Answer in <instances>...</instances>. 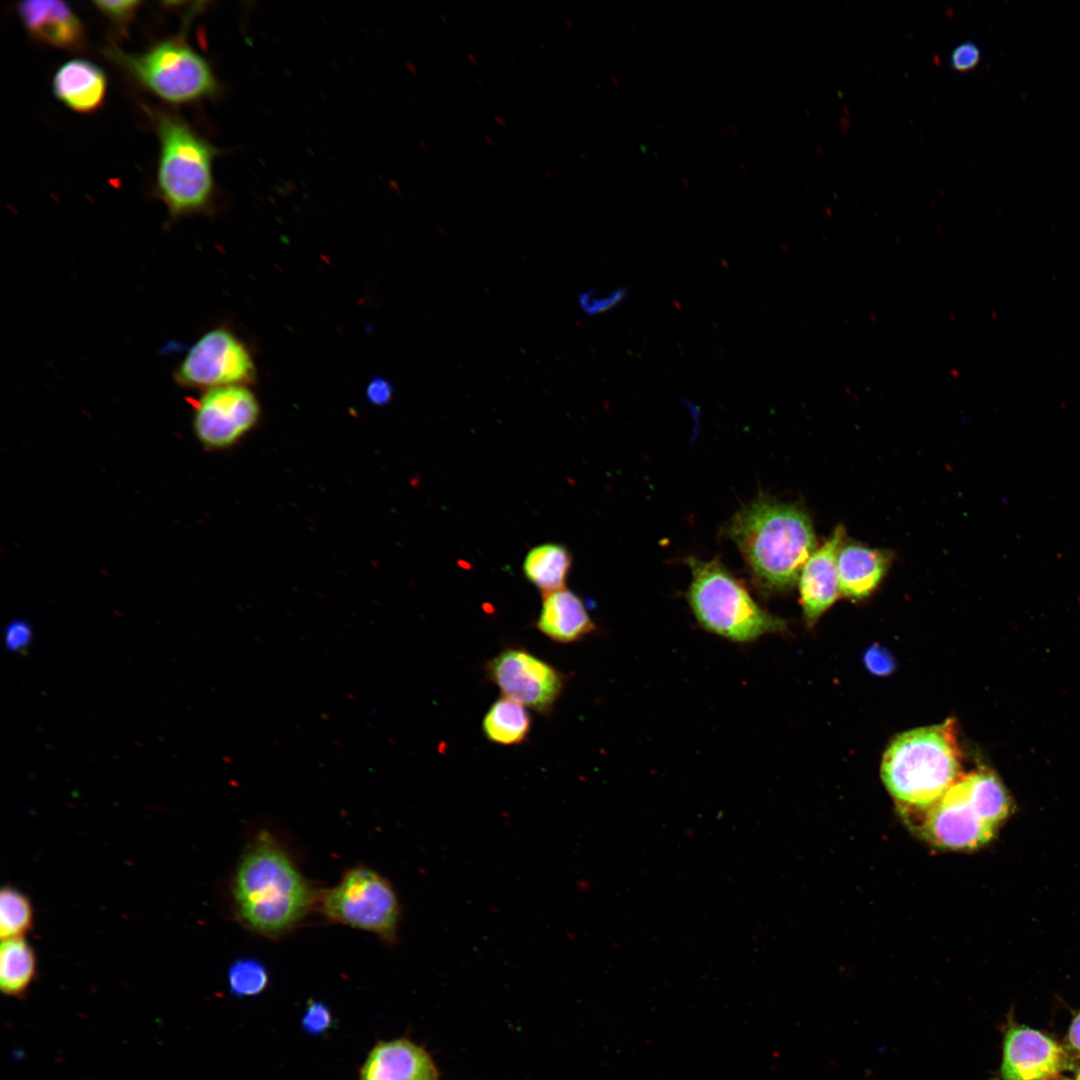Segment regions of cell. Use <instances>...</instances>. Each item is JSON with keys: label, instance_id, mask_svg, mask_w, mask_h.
<instances>
[{"label": "cell", "instance_id": "6", "mask_svg": "<svg viewBox=\"0 0 1080 1080\" xmlns=\"http://www.w3.org/2000/svg\"><path fill=\"white\" fill-rule=\"evenodd\" d=\"M105 53L133 80L171 104H188L215 96L219 84L208 61L184 39L157 42L140 54H129L114 45Z\"/></svg>", "mask_w": 1080, "mask_h": 1080}, {"label": "cell", "instance_id": "7", "mask_svg": "<svg viewBox=\"0 0 1080 1080\" xmlns=\"http://www.w3.org/2000/svg\"><path fill=\"white\" fill-rule=\"evenodd\" d=\"M321 911L332 921L375 934L393 943L400 922V904L388 880L366 867L347 871L321 897Z\"/></svg>", "mask_w": 1080, "mask_h": 1080}, {"label": "cell", "instance_id": "13", "mask_svg": "<svg viewBox=\"0 0 1080 1080\" xmlns=\"http://www.w3.org/2000/svg\"><path fill=\"white\" fill-rule=\"evenodd\" d=\"M845 539V529L838 525L830 537L817 546L800 572V604L808 627H812L840 596L837 556Z\"/></svg>", "mask_w": 1080, "mask_h": 1080}, {"label": "cell", "instance_id": "10", "mask_svg": "<svg viewBox=\"0 0 1080 1080\" xmlns=\"http://www.w3.org/2000/svg\"><path fill=\"white\" fill-rule=\"evenodd\" d=\"M259 414L258 401L245 385L212 388L198 401L194 431L206 447L225 448L251 430Z\"/></svg>", "mask_w": 1080, "mask_h": 1080}, {"label": "cell", "instance_id": "29", "mask_svg": "<svg viewBox=\"0 0 1080 1080\" xmlns=\"http://www.w3.org/2000/svg\"><path fill=\"white\" fill-rule=\"evenodd\" d=\"M32 637L31 625L20 619L10 622L4 632L6 648L13 652H21L27 649L31 644Z\"/></svg>", "mask_w": 1080, "mask_h": 1080}, {"label": "cell", "instance_id": "32", "mask_svg": "<svg viewBox=\"0 0 1080 1080\" xmlns=\"http://www.w3.org/2000/svg\"><path fill=\"white\" fill-rule=\"evenodd\" d=\"M1069 1048L1080 1056V1013L1073 1019L1068 1031Z\"/></svg>", "mask_w": 1080, "mask_h": 1080}, {"label": "cell", "instance_id": "22", "mask_svg": "<svg viewBox=\"0 0 1080 1080\" xmlns=\"http://www.w3.org/2000/svg\"><path fill=\"white\" fill-rule=\"evenodd\" d=\"M530 726L531 718L525 706L504 696L491 705L482 721L487 739L502 745L524 742Z\"/></svg>", "mask_w": 1080, "mask_h": 1080}, {"label": "cell", "instance_id": "16", "mask_svg": "<svg viewBox=\"0 0 1080 1080\" xmlns=\"http://www.w3.org/2000/svg\"><path fill=\"white\" fill-rule=\"evenodd\" d=\"M893 554L856 541H843L837 556L840 595L852 600L870 596L886 576Z\"/></svg>", "mask_w": 1080, "mask_h": 1080}, {"label": "cell", "instance_id": "14", "mask_svg": "<svg viewBox=\"0 0 1080 1080\" xmlns=\"http://www.w3.org/2000/svg\"><path fill=\"white\" fill-rule=\"evenodd\" d=\"M430 1052L409 1038L377 1042L368 1052L359 1080H439Z\"/></svg>", "mask_w": 1080, "mask_h": 1080}, {"label": "cell", "instance_id": "31", "mask_svg": "<svg viewBox=\"0 0 1080 1080\" xmlns=\"http://www.w3.org/2000/svg\"><path fill=\"white\" fill-rule=\"evenodd\" d=\"M392 397L391 384L382 377L374 378L367 387V398L377 405L388 402Z\"/></svg>", "mask_w": 1080, "mask_h": 1080}, {"label": "cell", "instance_id": "12", "mask_svg": "<svg viewBox=\"0 0 1080 1080\" xmlns=\"http://www.w3.org/2000/svg\"><path fill=\"white\" fill-rule=\"evenodd\" d=\"M1073 1068L1065 1049L1044 1033L1009 1021L999 1080H1053Z\"/></svg>", "mask_w": 1080, "mask_h": 1080}, {"label": "cell", "instance_id": "11", "mask_svg": "<svg viewBox=\"0 0 1080 1080\" xmlns=\"http://www.w3.org/2000/svg\"><path fill=\"white\" fill-rule=\"evenodd\" d=\"M960 779L921 815V834L938 848L959 851L976 849L989 842L997 832L971 807Z\"/></svg>", "mask_w": 1080, "mask_h": 1080}, {"label": "cell", "instance_id": "15", "mask_svg": "<svg viewBox=\"0 0 1080 1080\" xmlns=\"http://www.w3.org/2000/svg\"><path fill=\"white\" fill-rule=\"evenodd\" d=\"M17 12L26 31L34 40L71 52L84 49V26L66 2L24 1L17 5Z\"/></svg>", "mask_w": 1080, "mask_h": 1080}, {"label": "cell", "instance_id": "23", "mask_svg": "<svg viewBox=\"0 0 1080 1080\" xmlns=\"http://www.w3.org/2000/svg\"><path fill=\"white\" fill-rule=\"evenodd\" d=\"M33 926L30 899L19 889L6 885L0 893V935L2 940L23 937Z\"/></svg>", "mask_w": 1080, "mask_h": 1080}, {"label": "cell", "instance_id": "21", "mask_svg": "<svg viewBox=\"0 0 1080 1080\" xmlns=\"http://www.w3.org/2000/svg\"><path fill=\"white\" fill-rule=\"evenodd\" d=\"M37 972L36 955L23 938L2 940L0 949V988L9 997L23 998Z\"/></svg>", "mask_w": 1080, "mask_h": 1080}, {"label": "cell", "instance_id": "3", "mask_svg": "<svg viewBox=\"0 0 1080 1080\" xmlns=\"http://www.w3.org/2000/svg\"><path fill=\"white\" fill-rule=\"evenodd\" d=\"M963 775L953 719L898 735L881 764L882 780L906 814H924Z\"/></svg>", "mask_w": 1080, "mask_h": 1080}, {"label": "cell", "instance_id": "27", "mask_svg": "<svg viewBox=\"0 0 1080 1080\" xmlns=\"http://www.w3.org/2000/svg\"><path fill=\"white\" fill-rule=\"evenodd\" d=\"M94 7L119 28H125L135 17L140 1H94Z\"/></svg>", "mask_w": 1080, "mask_h": 1080}, {"label": "cell", "instance_id": "24", "mask_svg": "<svg viewBox=\"0 0 1080 1080\" xmlns=\"http://www.w3.org/2000/svg\"><path fill=\"white\" fill-rule=\"evenodd\" d=\"M227 981L233 995L242 998L253 997L265 991L269 985V974L261 961L246 957L231 964L227 972Z\"/></svg>", "mask_w": 1080, "mask_h": 1080}, {"label": "cell", "instance_id": "28", "mask_svg": "<svg viewBox=\"0 0 1080 1080\" xmlns=\"http://www.w3.org/2000/svg\"><path fill=\"white\" fill-rule=\"evenodd\" d=\"M981 60V51L973 41L958 45L950 55V66L954 71L968 72L977 67Z\"/></svg>", "mask_w": 1080, "mask_h": 1080}, {"label": "cell", "instance_id": "20", "mask_svg": "<svg viewBox=\"0 0 1080 1080\" xmlns=\"http://www.w3.org/2000/svg\"><path fill=\"white\" fill-rule=\"evenodd\" d=\"M571 563L566 546L545 543L527 553L522 569L526 579L545 595L565 587Z\"/></svg>", "mask_w": 1080, "mask_h": 1080}, {"label": "cell", "instance_id": "8", "mask_svg": "<svg viewBox=\"0 0 1080 1080\" xmlns=\"http://www.w3.org/2000/svg\"><path fill=\"white\" fill-rule=\"evenodd\" d=\"M254 377L255 365L248 349L225 328H214L203 334L189 348L174 373L179 385L207 390L244 385Z\"/></svg>", "mask_w": 1080, "mask_h": 1080}, {"label": "cell", "instance_id": "19", "mask_svg": "<svg viewBox=\"0 0 1080 1080\" xmlns=\"http://www.w3.org/2000/svg\"><path fill=\"white\" fill-rule=\"evenodd\" d=\"M960 782L977 815L998 830L1012 810V801L1000 779L992 771L982 768L964 774Z\"/></svg>", "mask_w": 1080, "mask_h": 1080}, {"label": "cell", "instance_id": "34", "mask_svg": "<svg viewBox=\"0 0 1080 1080\" xmlns=\"http://www.w3.org/2000/svg\"><path fill=\"white\" fill-rule=\"evenodd\" d=\"M1076 1080H1080V1072L1078 1073Z\"/></svg>", "mask_w": 1080, "mask_h": 1080}, {"label": "cell", "instance_id": "9", "mask_svg": "<svg viewBox=\"0 0 1080 1080\" xmlns=\"http://www.w3.org/2000/svg\"><path fill=\"white\" fill-rule=\"evenodd\" d=\"M486 672L504 697L540 714L552 711L565 682L553 666L522 648L501 651L487 663Z\"/></svg>", "mask_w": 1080, "mask_h": 1080}, {"label": "cell", "instance_id": "18", "mask_svg": "<svg viewBox=\"0 0 1080 1080\" xmlns=\"http://www.w3.org/2000/svg\"><path fill=\"white\" fill-rule=\"evenodd\" d=\"M536 627L559 643L582 640L596 629L582 600L565 587L543 595Z\"/></svg>", "mask_w": 1080, "mask_h": 1080}, {"label": "cell", "instance_id": "25", "mask_svg": "<svg viewBox=\"0 0 1080 1080\" xmlns=\"http://www.w3.org/2000/svg\"><path fill=\"white\" fill-rule=\"evenodd\" d=\"M627 296V289L618 287L606 295H598L590 289L579 297V305L589 315H597L611 310L622 303Z\"/></svg>", "mask_w": 1080, "mask_h": 1080}, {"label": "cell", "instance_id": "1", "mask_svg": "<svg viewBox=\"0 0 1080 1080\" xmlns=\"http://www.w3.org/2000/svg\"><path fill=\"white\" fill-rule=\"evenodd\" d=\"M727 535L764 595L790 590L817 548L809 514L799 505L759 496L730 520Z\"/></svg>", "mask_w": 1080, "mask_h": 1080}, {"label": "cell", "instance_id": "33", "mask_svg": "<svg viewBox=\"0 0 1080 1080\" xmlns=\"http://www.w3.org/2000/svg\"><path fill=\"white\" fill-rule=\"evenodd\" d=\"M1055 1080H1070V1079H1067V1078H1059V1079H1055Z\"/></svg>", "mask_w": 1080, "mask_h": 1080}, {"label": "cell", "instance_id": "2", "mask_svg": "<svg viewBox=\"0 0 1080 1080\" xmlns=\"http://www.w3.org/2000/svg\"><path fill=\"white\" fill-rule=\"evenodd\" d=\"M232 894L238 920L270 938L292 930L316 900L309 882L268 832L258 834L242 855Z\"/></svg>", "mask_w": 1080, "mask_h": 1080}, {"label": "cell", "instance_id": "5", "mask_svg": "<svg viewBox=\"0 0 1080 1080\" xmlns=\"http://www.w3.org/2000/svg\"><path fill=\"white\" fill-rule=\"evenodd\" d=\"M686 561L692 576L687 600L703 629L739 643L787 631L785 620L763 609L719 560Z\"/></svg>", "mask_w": 1080, "mask_h": 1080}, {"label": "cell", "instance_id": "4", "mask_svg": "<svg viewBox=\"0 0 1080 1080\" xmlns=\"http://www.w3.org/2000/svg\"><path fill=\"white\" fill-rule=\"evenodd\" d=\"M160 144L155 191L172 219L206 210L217 149L175 113L147 108Z\"/></svg>", "mask_w": 1080, "mask_h": 1080}, {"label": "cell", "instance_id": "26", "mask_svg": "<svg viewBox=\"0 0 1080 1080\" xmlns=\"http://www.w3.org/2000/svg\"><path fill=\"white\" fill-rule=\"evenodd\" d=\"M334 1019L330 1009L322 1002L310 1000L301 1019L303 1030L313 1036H320L330 1030Z\"/></svg>", "mask_w": 1080, "mask_h": 1080}, {"label": "cell", "instance_id": "30", "mask_svg": "<svg viewBox=\"0 0 1080 1080\" xmlns=\"http://www.w3.org/2000/svg\"><path fill=\"white\" fill-rule=\"evenodd\" d=\"M864 662L872 673L880 676L889 674L895 668L893 657L879 645H873L866 651Z\"/></svg>", "mask_w": 1080, "mask_h": 1080}, {"label": "cell", "instance_id": "17", "mask_svg": "<svg viewBox=\"0 0 1080 1080\" xmlns=\"http://www.w3.org/2000/svg\"><path fill=\"white\" fill-rule=\"evenodd\" d=\"M52 90L55 97L69 109L90 113L99 109L104 102L107 78L96 64L85 59H72L57 69Z\"/></svg>", "mask_w": 1080, "mask_h": 1080}]
</instances>
